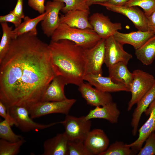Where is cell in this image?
I'll return each instance as SVG.
<instances>
[{
  "mask_svg": "<svg viewBox=\"0 0 155 155\" xmlns=\"http://www.w3.org/2000/svg\"><path fill=\"white\" fill-rule=\"evenodd\" d=\"M125 5L140 7L147 18L155 10V0H129Z\"/></svg>",
  "mask_w": 155,
  "mask_h": 155,
  "instance_id": "4dcf8cb0",
  "label": "cell"
},
{
  "mask_svg": "<svg viewBox=\"0 0 155 155\" xmlns=\"http://www.w3.org/2000/svg\"><path fill=\"white\" fill-rule=\"evenodd\" d=\"M155 99V82L152 88L137 103V106L132 115L130 125L132 128V133L136 136L138 131L139 123L142 114Z\"/></svg>",
  "mask_w": 155,
  "mask_h": 155,
  "instance_id": "44dd1931",
  "label": "cell"
},
{
  "mask_svg": "<svg viewBox=\"0 0 155 155\" xmlns=\"http://www.w3.org/2000/svg\"><path fill=\"white\" fill-rule=\"evenodd\" d=\"M67 84L61 76L57 75L53 79L45 90L40 101H58L67 99L64 90V87Z\"/></svg>",
  "mask_w": 155,
  "mask_h": 155,
  "instance_id": "7402d4cb",
  "label": "cell"
},
{
  "mask_svg": "<svg viewBox=\"0 0 155 155\" xmlns=\"http://www.w3.org/2000/svg\"><path fill=\"white\" fill-rule=\"evenodd\" d=\"M136 154L128 144L116 141L109 146L100 155H134Z\"/></svg>",
  "mask_w": 155,
  "mask_h": 155,
  "instance_id": "4316f807",
  "label": "cell"
},
{
  "mask_svg": "<svg viewBox=\"0 0 155 155\" xmlns=\"http://www.w3.org/2000/svg\"><path fill=\"white\" fill-rule=\"evenodd\" d=\"M144 113L146 116L149 115V118L138 130L139 136L137 139L133 142L128 144L137 154L142 148L149 136L155 131V99Z\"/></svg>",
  "mask_w": 155,
  "mask_h": 155,
  "instance_id": "4fadbf2b",
  "label": "cell"
},
{
  "mask_svg": "<svg viewBox=\"0 0 155 155\" xmlns=\"http://www.w3.org/2000/svg\"><path fill=\"white\" fill-rule=\"evenodd\" d=\"M7 111L15 121L16 126L24 132L39 131L61 123V121H58L48 124L36 123L30 117L28 109L22 106H13L7 108Z\"/></svg>",
  "mask_w": 155,
  "mask_h": 155,
  "instance_id": "ba28073f",
  "label": "cell"
},
{
  "mask_svg": "<svg viewBox=\"0 0 155 155\" xmlns=\"http://www.w3.org/2000/svg\"><path fill=\"white\" fill-rule=\"evenodd\" d=\"M132 74L133 79L130 87L131 97L128 103V111L131 110L133 105L137 104L155 82V78L152 75L142 70H134Z\"/></svg>",
  "mask_w": 155,
  "mask_h": 155,
  "instance_id": "277c9868",
  "label": "cell"
},
{
  "mask_svg": "<svg viewBox=\"0 0 155 155\" xmlns=\"http://www.w3.org/2000/svg\"><path fill=\"white\" fill-rule=\"evenodd\" d=\"M129 0H108L105 3L108 5L115 6H121L125 5Z\"/></svg>",
  "mask_w": 155,
  "mask_h": 155,
  "instance_id": "74e56055",
  "label": "cell"
},
{
  "mask_svg": "<svg viewBox=\"0 0 155 155\" xmlns=\"http://www.w3.org/2000/svg\"><path fill=\"white\" fill-rule=\"evenodd\" d=\"M155 34L154 32L150 30L144 31L138 30L128 33H122L117 31L113 35L114 38L122 45L130 44L136 50Z\"/></svg>",
  "mask_w": 155,
  "mask_h": 155,
  "instance_id": "e0dca14e",
  "label": "cell"
},
{
  "mask_svg": "<svg viewBox=\"0 0 155 155\" xmlns=\"http://www.w3.org/2000/svg\"><path fill=\"white\" fill-rule=\"evenodd\" d=\"M152 133L146 140L144 146L137 154V155H155V135Z\"/></svg>",
  "mask_w": 155,
  "mask_h": 155,
  "instance_id": "d6a6232c",
  "label": "cell"
},
{
  "mask_svg": "<svg viewBox=\"0 0 155 155\" xmlns=\"http://www.w3.org/2000/svg\"><path fill=\"white\" fill-rule=\"evenodd\" d=\"M147 18L148 30L155 33V10Z\"/></svg>",
  "mask_w": 155,
  "mask_h": 155,
  "instance_id": "8d00e7d4",
  "label": "cell"
},
{
  "mask_svg": "<svg viewBox=\"0 0 155 155\" xmlns=\"http://www.w3.org/2000/svg\"><path fill=\"white\" fill-rule=\"evenodd\" d=\"M84 142L92 155H100L108 148L109 140L103 130L94 129L90 130Z\"/></svg>",
  "mask_w": 155,
  "mask_h": 155,
  "instance_id": "9a60e30c",
  "label": "cell"
},
{
  "mask_svg": "<svg viewBox=\"0 0 155 155\" xmlns=\"http://www.w3.org/2000/svg\"><path fill=\"white\" fill-rule=\"evenodd\" d=\"M46 14V12H45L33 18H31L28 16H25L23 19V21L19 26L12 30V39H15L20 35L29 32L37 35L36 26L44 19Z\"/></svg>",
  "mask_w": 155,
  "mask_h": 155,
  "instance_id": "cb8c5ba5",
  "label": "cell"
},
{
  "mask_svg": "<svg viewBox=\"0 0 155 155\" xmlns=\"http://www.w3.org/2000/svg\"><path fill=\"white\" fill-rule=\"evenodd\" d=\"M108 76L113 82L123 84L130 89L133 75L132 73L128 69L126 64L119 62L108 67Z\"/></svg>",
  "mask_w": 155,
  "mask_h": 155,
  "instance_id": "603a6c76",
  "label": "cell"
},
{
  "mask_svg": "<svg viewBox=\"0 0 155 155\" xmlns=\"http://www.w3.org/2000/svg\"><path fill=\"white\" fill-rule=\"evenodd\" d=\"M154 134H155V132H154Z\"/></svg>",
  "mask_w": 155,
  "mask_h": 155,
  "instance_id": "ab89813d",
  "label": "cell"
},
{
  "mask_svg": "<svg viewBox=\"0 0 155 155\" xmlns=\"http://www.w3.org/2000/svg\"><path fill=\"white\" fill-rule=\"evenodd\" d=\"M76 100L68 99L61 101H40L30 106L28 109L32 119L53 113L68 114Z\"/></svg>",
  "mask_w": 155,
  "mask_h": 155,
  "instance_id": "8992f818",
  "label": "cell"
},
{
  "mask_svg": "<svg viewBox=\"0 0 155 155\" xmlns=\"http://www.w3.org/2000/svg\"><path fill=\"white\" fill-rule=\"evenodd\" d=\"M123 45L113 35L105 39L104 63L107 67L119 62L127 65L132 58V55L124 50Z\"/></svg>",
  "mask_w": 155,
  "mask_h": 155,
  "instance_id": "9c48e42d",
  "label": "cell"
},
{
  "mask_svg": "<svg viewBox=\"0 0 155 155\" xmlns=\"http://www.w3.org/2000/svg\"><path fill=\"white\" fill-rule=\"evenodd\" d=\"M64 3L65 5L61 11L65 13L69 11L75 10H89V7L85 0H52Z\"/></svg>",
  "mask_w": 155,
  "mask_h": 155,
  "instance_id": "f546056e",
  "label": "cell"
},
{
  "mask_svg": "<svg viewBox=\"0 0 155 155\" xmlns=\"http://www.w3.org/2000/svg\"><path fill=\"white\" fill-rule=\"evenodd\" d=\"M56 76L49 44L29 32L13 39L0 62V101L28 109L40 102Z\"/></svg>",
  "mask_w": 155,
  "mask_h": 155,
  "instance_id": "6da1fadb",
  "label": "cell"
},
{
  "mask_svg": "<svg viewBox=\"0 0 155 155\" xmlns=\"http://www.w3.org/2000/svg\"><path fill=\"white\" fill-rule=\"evenodd\" d=\"M99 5L105 7L109 11L125 16L133 22L138 30L144 31L149 30L147 17L144 12L136 6H115L106 3Z\"/></svg>",
  "mask_w": 155,
  "mask_h": 155,
  "instance_id": "8fae6325",
  "label": "cell"
},
{
  "mask_svg": "<svg viewBox=\"0 0 155 155\" xmlns=\"http://www.w3.org/2000/svg\"><path fill=\"white\" fill-rule=\"evenodd\" d=\"M51 40H67L85 49L94 46L101 39L92 29H81L60 24L51 36Z\"/></svg>",
  "mask_w": 155,
  "mask_h": 155,
  "instance_id": "3957f363",
  "label": "cell"
},
{
  "mask_svg": "<svg viewBox=\"0 0 155 155\" xmlns=\"http://www.w3.org/2000/svg\"><path fill=\"white\" fill-rule=\"evenodd\" d=\"M49 45L56 76L63 77L67 84L80 85L85 75L84 49L67 40H51Z\"/></svg>",
  "mask_w": 155,
  "mask_h": 155,
  "instance_id": "7a4b0ae2",
  "label": "cell"
},
{
  "mask_svg": "<svg viewBox=\"0 0 155 155\" xmlns=\"http://www.w3.org/2000/svg\"><path fill=\"white\" fill-rule=\"evenodd\" d=\"M9 121L4 119L0 122V138L11 142H16L24 137L20 135L16 134L12 130Z\"/></svg>",
  "mask_w": 155,
  "mask_h": 155,
  "instance_id": "83f0119b",
  "label": "cell"
},
{
  "mask_svg": "<svg viewBox=\"0 0 155 155\" xmlns=\"http://www.w3.org/2000/svg\"><path fill=\"white\" fill-rule=\"evenodd\" d=\"M78 86L79 92L88 105L100 106L113 102L112 97L109 93L94 88L89 83L83 82Z\"/></svg>",
  "mask_w": 155,
  "mask_h": 155,
  "instance_id": "5bb4252c",
  "label": "cell"
},
{
  "mask_svg": "<svg viewBox=\"0 0 155 155\" xmlns=\"http://www.w3.org/2000/svg\"><path fill=\"white\" fill-rule=\"evenodd\" d=\"M22 19L11 11L8 14L0 16V22L1 23L11 22L14 24L15 28H16L22 23Z\"/></svg>",
  "mask_w": 155,
  "mask_h": 155,
  "instance_id": "836d02e7",
  "label": "cell"
},
{
  "mask_svg": "<svg viewBox=\"0 0 155 155\" xmlns=\"http://www.w3.org/2000/svg\"><path fill=\"white\" fill-rule=\"evenodd\" d=\"M89 10H75L68 11L60 17V24L81 29H92L89 21Z\"/></svg>",
  "mask_w": 155,
  "mask_h": 155,
  "instance_id": "ac0fdd59",
  "label": "cell"
},
{
  "mask_svg": "<svg viewBox=\"0 0 155 155\" xmlns=\"http://www.w3.org/2000/svg\"><path fill=\"white\" fill-rule=\"evenodd\" d=\"M108 0H85L87 5L89 7L93 4H99L105 3Z\"/></svg>",
  "mask_w": 155,
  "mask_h": 155,
  "instance_id": "f35d334b",
  "label": "cell"
},
{
  "mask_svg": "<svg viewBox=\"0 0 155 155\" xmlns=\"http://www.w3.org/2000/svg\"><path fill=\"white\" fill-rule=\"evenodd\" d=\"M105 42V39L101 38L92 47L84 49L85 75H102V66L104 62Z\"/></svg>",
  "mask_w": 155,
  "mask_h": 155,
  "instance_id": "52a82bcc",
  "label": "cell"
},
{
  "mask_svg": "<svg viewBox=\"0 0 155 155\" xmlns=\"http://www.w3.org/2000/svg\"><path fill=\"white\" fill-rule=\"evenodd\" d=\"M120 114L117 103L113 101L102 106L95 107L90 110L85 117L88 120L93 119H103L115 124L118 122Z\"/></svg>",
  "mask_w": 155,
  "mask_h": 155,
  "instance_id": "d6986e66",
  "label": "cell"
},
{
  "mask_svg": "<svg viewBox=\"0 0 155 155\" xmlns=\"http://www.w3.org/2000/svg\"><path fill=\"white\" fill-rule=\"evenodd\" d=\"M64 126V132L69 141H84L90 131L91 120H87L85 116L76 117L66 115L61 123Z\"/></svg>",
  "mask_w": 155,
  "mask_h": 155,
  "instance_id": "5b68a950",
  "label": "cell"
},
{
  "mask_svg": "<svg viewBox=\"0 0 155 155\" xmlns=\"http://www.w3.org/2000/svg\"><path fill=\"white\" fill-rule=\"evenodd\" d=\"M65 4L57 1H48L45 5L46 14L41 22V27L44 34L51 37L60 24L59 13Z\"/></svg>",
  "mask_w": 155,
  "mask_h": 155,
  "instance_id": "30bf717a",
  "label": "cell"
},
{
  "mask_svg": "<svg viewBox=\"0 0 155 155\" xmlns=\"http://www.w3.org/2000/svg\"><path fill=\"white\" fill-rule=\"evenodd\" d=\"M135 54L143 65L151 64L155 58V34L135 50Z\"/></svg>",
  "mask_w": 155,
  "mask_h": 155,
  "instance_id": "d4e9b609",
  "label": "cell"
},
{
  "mask_svg": "<svg viewBox=\"0 0 155 155\" xmlns=\"http://www.w3.org/2000/svg\"><path fill=\"white\" fill-rule=\"evenodd\" d=\"M89 21L93 30L101 38L106 39L122 29L121 23L112 22L108 16L102 13H93Z\"/></svg>",
  "mask_w": 155,
  "mask_h": 155,
  "instance_id": "7c38bea8",
  "label": "cell"
},
{
  "mask_svg": "<svg viewBox=\"0 0 155 155\" xmlns=\"http://www.w3.org/2000/svg\"><path fill=\"white\" fill-rule=\"evenodd\" d=\"M26 142L23 138L16 142L0 140V155H16L20 152L21 146Z\"/></svg>",
  "mask_w": 155,
  "mask_h": 155,
  "instance_id": "f1b7e54d",
  "label": "cell"
},
{
  "mask_svg": "<svg viewBox=\"0 0 155 155\" xmlns=\"http://www.w3.org/2000/svg\"><path fill=\"white\" fill-rule=\"evenodd\" d=\"M68 151V155H92L82 141H69Z\"/></svg>",
  "mask_w": 155,
  "mask_h": 155,
  "instance_id": "1f68e13d",
  "label": "cell"
},
{
  "mask_svg": "<svg viewBox=\"0 0 155 155\" xmlns=\"http://www.w3.org/2000/svg\"><path fill=\"white\" fill-rule=\"evenodd\" d=\"M69 140L64 133H58L48 139L43 144L42 155H68Z\"/></svg>",
  "mask_w": 155,
  "mask_h": 155,
  "instance_id": "ffe728a7",
  "label": "cell"
},
{
  "mask_svg": "<svg viewBox=\"0 0 155 155\" xmlns=\"http://www.w3.org/2000/svg\"><path fill=\"white\" fill-rule=\"evenodd\" d=\"M2 35L0 43V62L3 59L10 48L12 40V27L9 26L7 22L1 23Z\"/></svg>",
  "mask_w": 155,
  "mask_h": 155,
  "instance_id": "484cf974",
  "label": "cell"
},
{
  "mask_svg": "<svg viewBox=\"0 0 155 155\" xmlns=\"http://www.w3.org/2000/svg\"><path fill=\"white\" fill-rule=\"evenodd\" d=\"M23 0H17L13 9L11 11L15 14L22 19L25 16L23 11Z\"/></svg>",
  "mask_w": 155,
  "mask_h": 155,
  "instance_id": "d590c367",
  "label": "cell"
},
{
  "mask_svg": "<svg viewBox=\"0 0 155 155\" xmlns=\"http://www.w3.org/2000/svg\"><path fill=\"white\" fill-rule=\"evenodd\" d=\"M91 85L102 92L110 93L120 91L130 92V89L125 85L113 82L109 76L87 74L83 78Z\"/></svg>",
  "mask_w": 155,
  "mask_h": 155,
  "instance_id": "2e32d148",
  "label": "cell"
},
{
  "mask_svg": "<svg viewBox=\"0 0 155 155\" xmlns=\"http://www.w3.org/2000/svg\"><path fill=\"white\" fill-rule=\"evenodd\" d=\"M45 0H28L29 6L40 14L45 12Z\"/></svg>",
  "mask_w": 155,
  "mask_h": 155,
  "instance_id": "e575fe53",
  "label": "cell"
}]
</instances>
